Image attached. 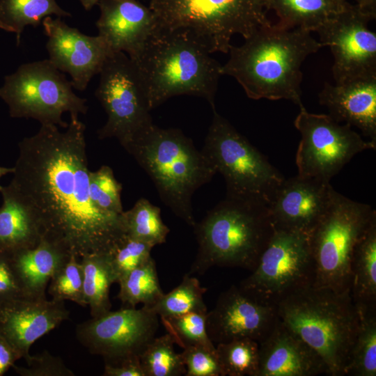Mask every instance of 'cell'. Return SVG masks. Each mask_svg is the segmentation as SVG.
Returning <instances> with one entry per match:
<instances>
[{
	"instance_id": "1",
	"label": "cell",
	"mask_w": 376,
	"mask_h": 376,
	"mask_svg": "<svg viewBox=\"0 0 376 376\" xmlns=\"http://www.w3.org/2000/svg\"><path fill=\"white\" fill-rule=\"evenodd\" d=\"M85 130L77 115L65 131L41 125L18 143L8 185L38 218L42 237L78 258L108 253L125 234L121 214L100 210L90 197Z\"/></svg>"
},
{
	"instance_id": "2",
	"label": "cell",
	"mask_w": 376,
	"mask_h": 376,
	"mask_svg": "<svg viewBox=\"0 0 376 376\" xmlns=\"http://www.w3.org/2000/svg\"><path fill=\"white\" fill-rule=\"evenodd\" d=\"M311 33L277 24L262 27L242 45H231L221 75L233 77L251 99H285L303 108L301 65L324 47Z\"/></svg>"
},
{
	"instance_id": "3",
	"label": "cell",
	"mask_w": 376,
	"mask_h": 376,
	"mask_svg": "<svg viewBox=\"0 0 376 376\" xmlns=\"http://www.w3.org/2000/svg\"><path fill=\"white\" fill-rule=\"evenodd\" d=\"M120 145L150 176L164 205L194 228L192 196L217 173L203 151L180 130L153 122Z\"/></svg>"
},
{
	"instance_id": "4",
	"label": "cell",
	"mask_w": 376,
	"mask_h": 376,
	"mask_svg": "<svg viewBox=\"0 0 376 376\" xmlns=\"http://www.w3.org/2000/svg\"><path fill=\"white\" fill-rule=\"evenodd\" d=\"M211 54L189 30L157 28L132 59L145 84L151 110L183 95L203 97L214 109L222 65Z\"/></svg>"
},
{
	"instance_id": "5",
	"label": "cell",
	"mask_w": 376,
	"mask_h": 376,
	"mask_svg": "<svg viewBox=\"0 0 376 376\" xmlns=\"http://www.w3.org/2000/svg\"><path fill=\"white\" fill-rule=\"evenodd\" d=\"M276 305L281 322L318 354L326 375H346L359 320L350 290L309 285Z\"/></svg>"
},
{
	"instance_id": "6",
	"label": "cell",
	"mask_w": 376,
	"mask_h": 376,
	"mask_svg": "<svg viewBox=\"0 0 376 376\" xmlns=\"http://www.w3.org/2000/svg\"><path fill=\"white\" fill-rule=\"evenodd\" d=\"M197 253L189 274L214 266L253 270L274 231L267 205L226 197L194 227Z\"/></svg>"
},
{
	"instance_id": "7",
	"label": "cell",
	"mask_w": 376,
	"mask_h": 376,
	"mask_svg": "<svg viewBox=\"0 0 376 376\" xmlns=\"http://www.w3.org/2000/svg\"><path fill=\"white\" fill-rule=\"evenodd\" d=\"M158 29H187L211 53L228 52L236 34L244 39L270 25L265 0H150Z\"/></svg>"
},
{
	"instance_id": "8",
	"label": "cell",
	"mask_w": 376,
	"mask_h": 376,
	"mask_svg": "<svg viewBox=\"0 0 376 376\" xmlns=\"http://www.w3.org/2000/svg\"><path fill=\"white\" fill-rule=\"evenodd\" d=\"M375 220L370 205L334 191L327 210L308 235L314 286L350 290L354 248Z\"/></svg>"
},
{
	"instance_id": "9",
	"label": "cell",
	"mask_w": 376,
	"mask_h": 376,
	"mask_svg": "<svg viewBox=\"0 0 376 376\" xmlns=\"http://www.w3.org/2000/svg\"><path fill=\"white\" fill-rule=\"evenodd\" d=\"M203 152L226 182V197L268 205L283 175L216 109Z\"/></svg>"
},
{
	"instance_id": "10",
	"label": "cell",
	"mask_w": 376,
	"mask_h": 376,
	"mask_svg": "<svg viewBox=\"0 0 376 376\" xmlns=\"http://www.w3.org/2000/svg\"><path fill=\"white\" fill-rule=\"evenodd\" d=\"M71 81L49 59L21 65L4 77L0 98L12 118H33L41 125L66 128L62 115L86 114L87 100L77 95Z\"/></svg>"
},
{
	"instance_id": "11",
	"label": "cell",
	"mask_w": 376,
	"mask_h": 376,
	"mask_svg": "<svg viewBox=\"0 0 376 376\" xmlns=\"http://www.w3.org/2000/svg\"><path fill=\"white\" fill-rule=\"evenodd\" d=\"M99 75L95 94L107 119L98 137L122 143L152 122L146 86L134 62L121 52L107 58Z\"/></svg>"
},
{
	"instance_id": "12",
	"label": "cell",
	"mask_w": 376,
	"mask_h": 376,
	"mask_svg": "<svg viewBox=\"0 0 376 376\" xmlns=\"http://www.w3.org/2000/svg\"><path fill=\"white\" fill-rule=\"evenodd\" d=\"M301 140L296 153L298 174L329 182L357 154L375 149L348 124L327 114L310 113L303 107L294 121Z\"/></svg>"
},
{
	"instance_id": "13",
	"label": "cell",
	"mask_w": 376,
	"mask_h": 376,
	"mask_svg": "<svg viewBox=\"0 0 376 376\" xmlns=\"http://www.w3.org/2000/svg\"><path fill=\"white\" fill-rule=\"evenodd\" d=\"M308 235L275 228L251 274L240 285L277 304L293 292L313 283Z\"/></svg>"
},
{
	"instance_id": "14",
	"label": "cell",
	"mask_w": 376,
	"mask_h": 376,
	"mask_svg": "<svg viewBox=\"0 0 376 376\" xmlns=\"http://www.w3.org/2000/svg\"><path fill=\"white\" fill-rule=\"evenodd\" d=\"M371 19L354 4L344 8L315 32L334 58L335 84L376 77V33L368 26Z\"/></svg>"
},
{
	"instance_id": "15",
	"label": "cell",
	"mask_w": 376,
	"mask_h": 376,
	"mask_svg": "<svg viewBox=\"0 0 376 376\" xmlns=\"http://www.w3.org/2000/svg\"><path fill=\"white\" fill-rule=\"evenodd\" d=\"M158 327V315L149 308L127 306L78 324L75 334L90 353L112 360L140 357Z\"/></svg>"
},
{
	"instance_id": "16",
	"label": "cell",
	"mask_w": 376,
	"mask_h": 376,
	"mask_svg": "<svg viewBox=\"0 0 376 376\" xmlns=\"http://www.w3.org/2000/svg\"><path fill=\"white\" fill-rule=\"evenodd\" d=\"M280 319L277 305L242 288L231 285L219 296L207 313V331L213 343L249 338L262 342Z\"/></svg>"
},
{
	"instance_id": "17",
	"label": "cell",
	"mask_w": 376,
	"mask_h": 376,
	"mask_svg": "<svg viewBox=\"0 0 376 376\" xmlns=\"http://www.w3.org/2000/svg\"><path fill=\"white\" fill-rule=\"evenodd\" d=\"M42 24L47 37L48 59L59 71L70 75L73 88L84 91L113 53L109 47L99 35H85L60 17L47 16Z\"/></svg>"
},
{
	"instance_id": "18",
	"label": "cell",
	"mask_w": 376,
	"mask_h": 376,
	"mask_svg": "<svg viewBox=\"0 0 376 376\" xmlns=\"http://www.w3.org/2000/svg\"><path fill=\"white\" fill-rule=\"evenodd\" d=\"M329 182L299 175L284 179L267 205L275 228L309 235L327 210Z\"/></svg>"
},
{
	"instance_id": "19",
	"label": "cell",
	"mask_w": 376,
	"mask_h": 376,
	"mask_svg": "<svg viewBox=\"0 0 376 376\" xmlns=\"http://www.w3.org/2000/svg\"><path fill=\"white\" fill-rule=\"evenodd\" d=\"M63 301L24 297L0 302V334L26 359L35 341L69 319Z\"/></svg>"
},
{
	"instance_id": "20",
	"label": "cell",
	"mask_w": 376,
	"mask_h": 376,
	"mask_svg": "<svg viewBox=\"0 0 376 376\" xmlns=\"http://www.w3.org/2000/svg\"><path fill=\"white\" fill-rule=\"evenodd\" d=\"M98 34L113 53L123 52L135 59L157 29L149 7L138 0H99Z\"/></svg>"
},
{
	"instance_id": "21",
	"label": "cell",
	"mask_w": 376,
	"mask_h": 376,
	"mask_svg": "<svg viewBox=\"0 0 376 376\" xmlns=\"http://www.w3.org/2000/svg\"><path fill=\"white\" fill-rule=\"evenodd\" d=\"M326 369L318 354L280 320L259 343L257 376H315Z\"/></svg>"
},
{
	"instance_id": "22",
	"label": "cell",
	"mask_w": 376,
	"mask_h": 376,
	"mask_svg": "<svg viewBox=\"0 0 376 376\" xmlns=\"http://www.w3.org/2000/svg\"><path fill=\"white\" fill-rule=\"evenodd\" d=\"M318 97L336 121L357 127L376 143V77L325 83Z\"/></svg>"
},
{
	"instance_id": "23",
	"label": "cell",
	"mask_w": 376,
	"mask_h": 376,
	"mask_svg": "<svg viewBox=\"0 0 376 376\" xmlns=\"http://www.w3.org/2000/svg\"><path fill=\"white\" fill-rule=\"evenodd\" d=\"M8 257L22 296L46 299L47 284L70 256L42 237L35 248L18 251Z\"/></svg>"
},
{
	"instance_id": "24",
	"label": "cell",
	"mask_w": 376,
	"mask_h": 376,
	"mask_svg": "<svg viewBox=\"0 0 376 376\" xmlns=\"http://www.w3.org/2000/svg\"><path fill=\"white\" fill-rule=\"evenodd\" d=\"M0 253L10 256L35 248L42 238L41 225L9 185H0Z\"/></svg>"
},
{
	"instance_id": "25",
	"label": "cell",
	"mask_w": 376,
	"mask_h": 376,
	"mask_svg": "<svg viewBox=\"0 0 376 376\" xmlns=\"http://www.w3.org/2000/svg\"><path fill=\"white\" fill-rule=\"evenodd\" d=\"M350 292L355 305L376 306V220L354 248Z\"/></svg>"
},
{
	"instance_id": "26",
	"label": "cell",
	"mask_w": 376,
	"mask_h": 376,
	"mask_svg": "<svg viewBox=\"0 0 376 376\" xmlns=\"http://www.w3.org/2000/svg\"><path fill=\"white\" fill-rule=\"evenodd\" d=\"M347 1L342 0H265L267 10L279 18L277 24L289 29L315 31L338 13Z\"/></svg>"
},
{
	"instance_id": "27",
	"label": "cell",
	"mask_w": 376,
	"mask_h": 376,
	"mask_svg": "<svg viewBox=\"0 0 376 376\" xmlns=\"http://www.w3.org/2000/svg\"><path fill=\"white\" fill-rule=\"evenodd\" d=\"M80 261L84 272V299L91 318H97L111 311L109 291L116 279L107 253H89Z\"/></svg>"
},
{
	"instance_id": "28",
	"label": "cell",
	"mask_w": 376,
	"mask_h": 376,
	"mask_svg": "<svg viewBox=\"0 0 376 376\" xmlns=\"http://www.w3.org/2000/svg\"><path fill=\"white\" fill-rule=\"evenodd\" d=\"M70 17L56 0H0V29L16 34L17 45L27 26H38L47 16Z\"/></svg>"
},
{
	"instance_id": "29",
	"label": "cell",
	"mask_w": 376,
	"mask_h": 376,
	"mask_svg": "<svg viewBox=\"0 0 376 376\" xmlns=\"http://www.w3.org/2000/svg\"><path fill=\"white\" fill-rule=\"evenodd\" d=\"M358 327L346 375H376V306H357Z\"/></svg>"
},
{
	"instance_id": "30",
	"label": "cell",
	"mask_w": 376,
	"mask_h": 376,
	"mask_svg": "<svg viewBox=\"0 0 376 376\" xmlns=\"http://www.w3.org/2000/svg\"><path fill=\"white\" fill-rule=\"evenodd\" d=\"M120 221L125 234L153 247L164 243L170 231L163 222L160 208L145 198L123 211Z\"/></svg>"
},
{
	"instance_id": "31",
	"label": "cell",
	"mask_w": 376,
	"mask_h": 376,
	"mask_svg": "<svg viewBox=\"0 0 376 376\" xmlns=\"http://www.w3.org/2000/svg\"><path fill=\"white\" fill-rule=\"evenodd\" d=\"M118 299L128 307L139 304L150 307L163 295L155 260L151 257L145 263L132 270L118 283Z\"/></svg>"
},
{
	"instance_id": "32",
	"label": "cell",
	"mask_w": 376,
	"mask_h": 376,
	"mask_svg": "<svg viewBox=\"0 0 376 376\" xmlns=\"http://www.w3.org/2000/svg\"><path fill=\"white\" fill-rule=\"evenodd\" d=\"M206 290L207 288L202 287L196 277L187 273L176 288L166 294L164 293L155 304L146 308L161 318L190 312L207 313L203 299Z\"/></svg>"
},
{
	"instance_id": "33",
	"label": "cell",
	"mask_w": 376,
	"mask_h": 376,
	"mask_svg": "<svg viewBox=\"0 0 376 376\" xmlns=\"http://www.w3.org/2000/svg\"><path fill=\"white\" fill-rule=\"evenodd\" d=\"M215 347L222 376H257L259 343L256 340L237 338Z\"/></svg>"
},
{
	"instance_id": "34",
	"label": "cell",
	"mask_w": 376,
	"mask_h": 376,
	"mask_svg": "<svg viewBox=\"0 0 376 376\" xmlns=\"http://www.w3.org/2000/svg\"><path fill=\"white\" fill-rule=\"evenodd\" d=\"M175 341L168 332L155 337L140 355L145 376H180L186 374L180 353L174 349Z\"/></svg>"
},
{
	"instance_id": "35",
	"label": "cell",
	"mask_w": 376,
	"mask_h": 376,
	"mask_svg": "<svg viewBox=\"0 0 376 376\" xmlns=\"http://www.w3.org/2000/svg\"><path fill=\"white\" fill-rule=\"evenodd\" d=\"M207 313L190 312L178 316L161 318L175 341L181 347L203 346L211 350L216 347L207 331Z\"/></svg>"
},
{
	"instance_id": "36",
	"label": "cell",
	"mask_w": 376,
	"mask_h": 376,
	"mask_svg": "<svg viewBox=\"0 0 376 376\" xmlns=\"http://www.w3.org/2000/svg\"><path fill=\"white\" fill-rule=\"evenodd\" d=\"M83 283L84 272L80 258L70 256L52 277L48 293L54 300H70L85 307Z\"/></svg>"
},
{
	"instance_id": "37",
	"label": "cell",
	"mask_w": 376,
	"mask_h": 376,
	"mask_svg": "<svg viewBox=\"0 0 376 376\" xmlns=\"http://www.w3.org/2000/svg\"><path fill=\"white\" fill-rule=\"evenodd\" d=\"M123 186L115 178L113 170L107 165L89 173V193L94 205L100 210L120 214L123 208L121 201Z\"/></svg>"
},
{
	"instance_id": "38",
	"label": "cell",
	"mask_w": 376,
	"mask_h": 376,
	"mask_svg": "<svg viewBox=\"0 0 376 376\" xmlns=\"http://www.w3.org/2000/svg\"><path fill=\"white\" fill-rule=\"evenodd\" d=\"M152 248V246L126 234L122 235L107 253L116 283L150 258Z\"/></svg>"
},
{
	"instance_id": "39",
	"label": "cell",
	"mask_w": 376,
	"mask_h": 376,
	"mask_svg": "<svg viewBox=\"0 0 376 376\" xmlns=\"http://www.w3.org/2000/svg\"><path fill=\"white\" fill-rule=\"evenodd\" d=\"M180 353L186 368V376H222L216 349L187 346Z\"/></svg>"
},
{
	"instance_id": "40",
	"label": "cell",
	"mask_w": 376,
	"mask_h": 376,
	"mask_svg": "<svg viewBox=\"0 0 376 376\" xmlns=\"http://www.w3.org/2000/svg\"><path fill=\"white\" fill-rule=\"evenodd\" d=\"M27 366H13L15 372L20 376H75V373L58 357L52 355L48 351L29 356Z\"/></svg>"
},
{
	"instance_id": "41",
	"label": "cell",
	"mask_w": 376,
	"mask_h": 376,
	"mask_svg": "<svg viewBox=\"0 0 376 376\" xmlns=\"http://www.w3.org/2000/svg\"><path fill=\"white\" fill-rule=\"evenodd\" d=\"M23 297L8 255L0 253V302Z\"/></svg>"
},
{
	"instance_id": "42",
	"label": "cell",
	"mask_w": 376,
	"mask_h": 376,
	"mask_svg": "<svg viewBox=\"0 0 376 376\" xmlns=\"http://www.w3.org/2000/svg\"><path fill=\"white\" fill-rule=\"evenodd\" d=\"M104 361V376H145L139 357H127Z\"/></svg>"
},
{
	"instance_id": "43",
	"label": "cell",
	"mask_w": 376,
	"mask_h": 376,
	"mask_svg": "<svg viewBox=\"0 0 376 376\" xmlns=\"http://www.w3.org/2000/svg\"><path fill=\"white\" fill-rule=\"evenodd\" d=\"M21 358V354L0 334V376L3 375Z\"/></svg>"
},
{
	"instance_id": "44",
	"label": "cell",
	"mask_w": 376,
	"mask_h": 376,
	"mask_svg": "<svg viewBox=\"0 0 376 376\" xmlns=\"http://www.w3.org/2000/svg\"><path fill=\"white\" fill-rule=\"evenodd\" d=\"M347 1V0H346ZM354 5L371 19L376 17V0H353Z\"/></svg>"
},
{
	"instance_id": "45",
	"label": "cell",
	"mask_w": 376,
	"mask_h": 376,
	"mask_svg": "<svg viewBox=\"0 0 376 376\" xmlns=\"http://www.w3.org/2000/svg\"><path fill=\"white\" fill-rule=\"evenodd\" d=\"M86 10H90L97 5L99 0H79Z\"/></svg>"
},
{
	"instance_id": "46",
	"label": "cell",
	"mask_w": 376,
	"mask_h": 376,
	"mask_svg": "<svg viewBox=\"0 0 376 376\" xmlns=\"http://www.w3.org/2000/svg\"><path fill=\"white\" fill-rule=\"evenodd\" d=\"M13 170H14L13 167L8 168V167L0 166V178L3 177V175H6V174L13 173Z\"/></svg>"
},
{
	"instance_id": "47",
	"label": "cell",
	"mask_w": 376,
	"mask_h": 376,
	"mask_svg": "<svg viewBox=\"0 0 376 376\" xmlns=\"http://www.w3.org/2000/svg\"><path fill=\"white\" fill-rule=\"evenodd\" d=\"M342 1H346V0H342Z\"/></svg>"
}]
</instances>
